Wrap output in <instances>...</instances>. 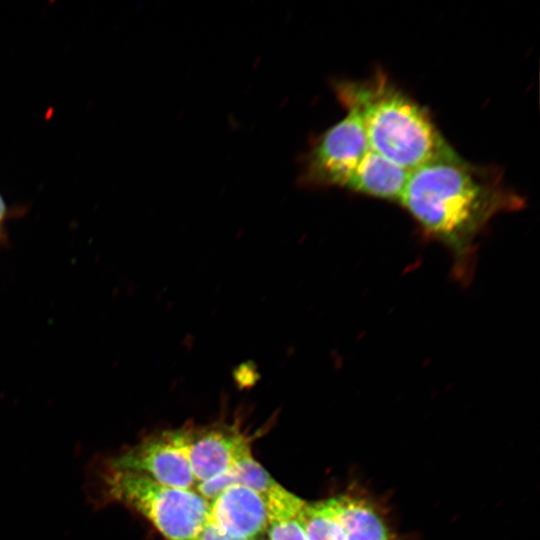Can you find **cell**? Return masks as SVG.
<instances>
[{
	"label": "cell",
	"instance_id": "1",
	"mask_svg": "<svg viewBox=\"0 0 540 540\" xmlns=\"http://www.w3.org/2000/svg\"><path fill=\"white\" fill-rule=\"evenodd\" d=\"M399 202L427 234L451 250L461 274L467 273L476 240L489 221L522 205L499 176L456 153L410 171Z\"/></svg>",
	"mask_w": 540,
	"mask_h": 540
},
{
	"label": "cell",
	"instance_id": "2",
	"mask_svg": "<svg viewBox=\"0 0 540 540\" xmlns=\"http://www.w3.org/2000/svg\"><path fill=\"white\" fill-rule=\"evenodd\" d=\"M337 96L361 114L369 148L408 171L455 152L427 113L384 79L340 82Z\"/></svg>",
	"mask_w": 540,
	"mask_h": 540
},
{
	"label": "cell",
	"instance_id": "3",
	"mask_svg": "<svg viewBox=\"0 0 540 540\" xmlns=\"http://www.w3.org/2000/svg\"><path fill=\"white\" fill-rule=\"evenodd\" d=\"M105 496L144 516L166 540H196L208 518V504L197 491L160 484L111 466L103 475Z\"/></svg>",
	"mask_w": 540,
	"mask_h": 540
},
{
	"label": "cell",
	"instance_id": "4",
	"mask_svg": "<svg viewBox=\"0 0 540 540\" xmlns=\"http://www.w3.org/2000/svg\"><path fill=\"white\" fill-rule=\"evenodd\" d=\"M347 115L318 138L304 159V184L346 187L354 170L369 151L360 112L346 106Z\"/></svg>",
	"mask_w": 540,
	"mask_h": 540
},
{
	"label": "cell",
	"instance_id": "5",
	"mask_svg": "<svg viewBox=\"0 0 540 540\" xmlns=\"http://www.w3.org/2000/svg\"><path fill=\"white\" fill-rule=\"evenodd\" d=\"M109 466L170 487L195 490L197 486L188 460L185 429L153 434L115 457Z\"/></svg>",
	"mask_w": 540,
	"mask_h": 540
},
{
	"label": "cell",
	"instance_id": "6",
	"mask_svg": "<svg viewBox=\"0 0 540 540\" xmlns=\"http://www.w3.org/2000/svg\"><path fill=\"white\" fill-rule=\"evenodd\" d=\"M185 437L189 464L197 484L224 473L252 453L249 439L236 426L221 424L185 429Z\"/></svg>",
	"mask_w": 540,
	"mask_h": 540
},
{
	"label": "cell",
	"instance_id": "7",
	"mask_svg": "<svg viewBox=\"0 0 540 540\" xmlns=\"http://www.w3.org/2000/svg\"><path fill=\"white\" fill-rule=\"evenodd\" d=\"M207 519L233 535L256 540L267 531L269 513L259 493L231 485L209 502Z\"/></svg>",
	"mask_w": 540,
	"mask_h": 540
},
{
	"label": "cell",
	"instance_id": "8",
	"mask_svg": "<svg viewBox=\"0 0 540 540\" xmlns=\"http://www.w3.org/2000/svg\"><path fill=\"white\" fill-rule=\"evenodd\" d=\"M327 501L343 540H399L365 498L340 495Z\"/></svg>",
	"mask_w": 540,
	"mask_h": 540
},
{
	"label": "cell",
	"instance_id": "9",
	"mask_svg": "<svg viewBox=\"0 0 540 540\" xmlns=\"http://www.w3.org/2000/svg\"><path fill=\"white\" fill-rule=\"evenodd\" d=\"M410 171L369 149L358 164L346 188L374 197L399 201Z\"/></svg>",
	"mask_w": 540,
	"mask_h": 540
},
{
	"label": "cell",
	"instance_id": "10",
	"mask_svg": "<svg viewBox=\"0 0 540 540\" xmlns=\"http://www.w3.org/2000/svg\"><path fill=\"white\" fill-rule=\"evenodd\" d=\"M231 485L245 486L259 493L265 501L282 488L250 453L224 473L197 484L196 491L210 502Z\"/></svg>",
	"mask_w": 540,
	"mask_h": 540
},
{
	"label": "cell",
	"instance_id": "11",
	"mask_svg": "<svg viewBox=\"0 0 540 540\" xmlns=\"http://www.w3.org/2000/svg\"><path fill=\"white\" fill-rule=\"evenodd\" d=\"M302 520L308 540H343L327 500L305 502Z\"/></svg>",
	"mask_w": 540,
	"mask_h": 540
},
{
	"label": "cell",
	"instance_id": "12",
	"mask_svg": "<svg viewBox=\"0 0 540 540\" xmlns=\"http://www.w3.org/2000/svg\"><path fill=\"white\" fill-rule=\"evenodd\" d=\"M303 509V508H302ZM302 509L269 517L267 535L269 540H308L305 532Z\"/></svg>",
	"mask_w": 540,
	"mask_h": 540
},
{
	"label": "cell",
	"instance_id": "13",
	"mask_svg": "<svg viewBox=\"0 0 540 540\" xmlns=\"http://www.w3.org/2000/svg\"><path fill=\"white\" fill-rule=\"evenodd\" d=\"M196 540H253L246 537H241L233 535L214 523L210 522L208 519L201 531L199 532Z\"/></svg>",
	"mask_w": 540,
	"mask_h": 540
},
{
	"label": "cell",
	"instance_id": "14",
	"mask_svg": "<svg viewBox=\"0 0 540 540\" xmlns=\"http://www.w3.org/2000/svg\"><path fill=\"white\" fill-rule=\"evenodd\" d=\"M12 210L7 206L0 194V227L4 228L5 222L13 216Z\"/></svg>",
	"mask_w": 540,
	"mask_h": 540
},
{
	"label": "cell",
	"instance_id": "15",
	"mask_svg": "<svg viewBox=\"0 0 540 540\" xmlns=\"http://www.w3.org/2000/svg\"><path fill=\"white\" fill-rule=\"evenodd\" d=\"M6 240H7V238H6V231H5L4 228H1V227H0V250H1V248L4 246Z\"/></svg>",
	"mask_w": 540,
	"mask_h": 540
},
{
	"label": "cell",
	"instance_id": "16",
	"mask_svg": "<svg viewBox=\"0 0 540 540\" xmlns=\"http://www.w3.org/2000/svg\"><path fill=\"white\" fill-rule=\"evenodd\" d=\"M264 540H269V539H264Z\"/></svg>",
	"mask_w": 540,
	"mask_h": 540
}]
</instances>
